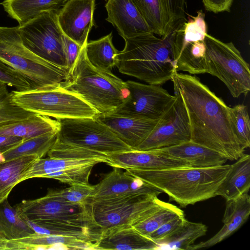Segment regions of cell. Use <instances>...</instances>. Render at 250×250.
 Here are the masks:
<instances>
[{"label":"cell","instance_id":"1","mask_svg":"<svg viewBox=\"0 0 250 250\" xmlns=\"http://www.w3.org/2000/svg\"><path fill=\"white\" fill-rule=\"evenodd\" d=\"M171 81L174 93L181 95L188 113L190 141L229 160L238 159L244 150L233 133L230 107L196 76L176 72Z\"/></svg>","mask_w":250,"mask_h":250},{"label":"cell","instance_id":"2","mask_svg":"<svg viewBox=\"0 0 250 250\" xmlns=\"http://www.w3.org/2000/svg\"><path fill=\"white\" fill-rule=\"evenodd\" d=\"M231 165L210 167H182L161 169H126L147 184L166 193L182 207L216 196Z\"/></svg>","mask_w":250,"mask_h":250},{"label":"cell","instance_id":"3","mask_svg":"<svg viewBox=\"0 0 250 250\" xmlns=\"http://www.w3.org/2000/svg\"><path fill=\"white\" fill-rule=\"evenodd\" d=\"M178 25L165 37L147 33L125 39L124 48L118 54L119 72L148 84L160 85L171 80L177 72L174 42Z\"/></svg>","mask_w":250,"mask_h":250},{"label":"cell","instance_id":"4","mask_svg":"<svg viewBox=\"0 0 250 250\" xmlns=\"http://www.w3.org/2000/svg\"><path fill=\"white\" fill-rule=\"evenodd\" d=\"M85 44L60 86L79 96L98 114L111 113L125 102L129 95L128 89L125 82L111 71L97 69L89 62Z\"/></svg>","mask_w":250,"mask_h":250},{"label":"cell","instance_id":"5","mask_svg":"<svg viewBox=\"0 0 250 250\" xmlns=\"http://www.w3.org/2000/svg\"><path fill=\"white\" fill-rule=\"evenodd\" d=\"M14 207L22 219L39 225L83 231L98 237L103 233L94 220L90 203H72L47 192L43 197L22 200Z\"/></svg>","mask_w":250,"mask_h":250},{"label":"cell","instance_id":"6","mask_svg":"<svg viewBox=\"0 0 250 250\" xmlns=\"http://www.w3.org/2000/svg\"><path fill=\"white\" fill-rule=\"evenodd\" d=\"M0 60L21 75L31 89L60 86L68 71L42 59L23 44L19 25L0 26Z\"/></svg>","mask_w":250,"mask_h":250},{"label":"cell","instance_id":"7","mask_svg":"<svg viewBox=\"0 0 250 250\" xmlns=\"http://www.w3.org/2000/svg\"><path fill=\"white\" fill-rule=\"evenodd\" d=\"M13 103L35 114L56 119L95 117L98 113L77 95L59 86L11 92Z\"/></svg>","mask_w":250,"mask_h":250},{"label":"cell","instance_id":"8","mask_svg":"<svg viewBox=\"0 0 250 250\" xmlns=\"http://www.w3.org/2000/svg\"><path fill=\"white\" fill-rule=\"evenodd\" d=\"M207 73L217 77L234 98L250 91L249 64L232 42H224L206 34L205 39Z\"/></svg>","mask_w":250,"mask_h":250},{"label":"cell","instance_id":"9","mask_svg":"<svg viewBox=\"0 0 250 250\" xmlns=\"http://www.w3.org/2000/svg\"><path fill=\"white\" fill-rule=\"evenodd\" d=\"M57 140L105 154L131 150L95 117L57 119Z\"/></svg>","mask_w":250,"mask_h":250},{"label":"cell","instance_id":"10","mask_svg":"<svg viewBox=\"0 0 250 250\" xmlns=\"http://www.w3.org/2000/svg\"><path fill=\"white\" fill-rule=\"evenodd\" d=\"M59 10L43 12L19 25V30L23 44L28 49L42 59L67 71L62 39L63 32L58 21Z\"/></svg>","mask_w":250,"mask_h":250},{"label":"cell","instance_id":"11","mask_svg":"<svg viewBox=\"0 0 250 250\" xmlns=\"http://www.w3.org/2000/svg\"><path fill=\"white\" fill-rule=\"evenodd\" d=\"M157 196L139 194L90 203L94 220L102 230L122 225L134 226L163 205Z\"/></svg>","mask_w":250,"mask_h":250},{"label":"cell","instance_id":"12","mask_svg":"<svg viewBox=\"0 0 250 250\" xmlns=\"http://www.w3.org/2000/svg\"><path fill=\"white\" fill-rule=\"evenodd\" d=\"M172 103L145 140L133 150L146 151L177 146L191 140L188 113L181 95Z\"/></svg>","mask_w":250,"mask_h":250},{"label":"cell","instance_id":"13","mask_svg":"<svg viewBox=\"0 0 250 250\" xmlns=\"http://www.w3.org/2000/svg\"><path fill=\"white\" fill-rule=\"evenodd\" d=\"M129 95L115 114L150 120H158L172 103L175 96L170 95L160 84L125 82Z\"/></svg>","mask_w":250,"mask_h":250},{"label":"cell","instance_id":"14","mask_svg":"<svg viewBox=\"0 0 250 250\" xmlns=\"http://www.w3.org/2000/svg\"><path fill=\"white\" fill-rule=\"evenodd\" d=\"M162 193L159 189L149 185L133 176L127 170L113 167L99 183L94 185L90 197V203L120 198L139 194Z\"/></svg>","mask_w":250,"mask_h":250},{"label":"cell","instance_id":"15","mask_svg":"<svg viewBox=\"0 0 250 250\" xmlns=\"http://www.w3.org/2000/svg\"><path fill=\"white\" fill-rule=\"evenodd\" d=\"M95 0H68L58 12L63 33L83 47L94 25Z\"/></svg>","mask_w":250,"mask_h":250},{"label":"cell","instance_id":"16","mask_svg":"<svg viewBox=\"0 0 250 250\" xmlns=\"http://www.w3.org/2000/svg\"><path fill=\"white\" fill-rule=\"evenodd\" d=\"M106 164L121 169H161L182 167H190L181 160L156 153L152 150L128 151L107 154Z\"/></svg>","mask_w":250,"mask_h":250},{"label":"cell","instance_id":"17","mask_svg":"<svg viewBox=\"0 0 250 250\" xmlns=\"http://www.w3.org/2000/svg\"><path fill=\"white\" fill-rule=\"evenodd\" d=\"M106 21L111 23L125 40L152 33L131 0H106Z\"/></svg>","mask_w":250,"mask_h":250},{"label":"cell","instance_id":"18","mask_svg":"<svg viewBox=\"0 0 250 250\" xmlns=\"http://www.w3.org/2000/svg\"><path fill=\"white\" fill-rule=\"evenodd\" d=\"M95 117L108 126L131 149H134L145 140L158 121L139 119L111 113L98 114Z\"/></svg>","mask_w":250,"mask_h":250},{"label":"cell","instance_id":"19","mask_svg":"<svg viewBox=\"0 0 250 250\" xmlns=\"http://www.w3.org/2000/svg\"><path fill=\"white\" fill-rule=\"evenodd\" d=\"M158 244L130 225L103 230L97 250H158Z\"/></svg>","mask_w":250,"mask_h":250},{"label":"cell","instance_id":"20","mask_svg":"<svg viewBox=\"0 0 250 250\" xmlns=\"http://www.w3.org/2000/svg\"><path fill=\"white\" fill-rule=\"evenodd\" d=\"M250 214V196L248 193L236 199L227 201L222 228L208 240L192 244L188 250L208 248L221 242L237 230L247 220Z\"/></svg>","mask_w":250,"mask_h":250},{"label":"cell","instance_id":"21","mask_svg":"<svg viewBox=\"0 0 250 250\" xmlns=\"http://www.w3.org/2000/svg\"><path fill=\"white\" fill-rule=\"evenodd\" d=\"M157 153L188 162L190 167H210L224 165L228 159L221 153L191 141L152 150Z\"/></svg>","mask_w":250,"mask_h":250},{"label":"cell","instance_id":"22","mask_svg":"<svg viewBox=\"0 0 250 250\" xmlns=\"http://www.w3.org/2000/svg\"><path fill=\"white\" fill-rule=\"evenodd\" d=\"M61 246L71 250H96L92 242L76 237L53 235L35 232L28 236L14 240H7V250H27L52 249Z\"/></svg>","mask_w":250,"mask_h":250},{"label":"cell","instance_id":"23","mask_svg":"<svg viewBox=\"0 0 250 250\" xmlns=\"http://www.w3.org/2000/svg\"><path fill=\"white\" fill-rule=\"evenodd\" d=\"M131 0L153 34L165 37L176 26L166 0Z\"/></svg>","mask_w":250,"mask_h":250},{"label":"cell","instance_id":"24","mask_svg":"<svg viewBox=\"0 0 250 250\" xmlns=\"http://www.w3.org/2000/svg\"><path fill=\"white\" fill-rule=\"evenodd\" d=\"M250 188V156L244 153L231 165L225 178L218 188L216 196L226 201L234 199L248 193Z\"/></svg>","mask_w":250,"mask_h":250},{"label":"cell","instance_id":"25","mask_svg":"<svg viewBox=\"0 0 250 250\" xmlns=\"http://www.w3.org/2000/svg\"><path fill=\"white\" fill-rule=\"evenodd\" d=\"M59 128L57 119L36 114L29 118L0 125V136H13L28 139L57 132Z\"/></svg>","mask_w":250,"mask_h":250},{"label":"cell","instance_id":"26","mask_svg":"<svg viewBox=\"0 0 250 250\" xmlns=\"http://www.w3.org/2000/svg\"><path fill=\"white\" fill-rule=\"evenodd\" d=\"M68 0H4L0 4L9 17L22 25L41 13L60 10Z\"/></svg>","mask_w":250,"mask_h":250},{"label":"cell","instance_id":"27","mask_svg":"<svg viewBox=\"0 0 250 250\" xmlns=\"http://www.w3.org/2000/svg\"><path fill=\"white\" fill-rule=\"evenodd\" d=\"M85 50L89 62L97 69L111 71L118 65L119 51L112 43V32L97 40L87 42Z\"/></svg>","mask_w":250,"mask_h":250},{"label":"cell","instance_id":"28","mask_svg":"<svg viewBox=\"0 0 250 250\" xmlns=\"http://www.w3.org/2000/svg\"><path fill=\"white\" fill-rule=\"evenodd\" d=\"M39 159L30 155L0 162V203L7 199L33 163Z\"/></svg>","mask_w":250,"mask_h":250},{"label":"cell","instance_id":"29","mask_svg":"<svg viewBox=\"0 0 250 250\" xmlns=\"http://www.w3.org/2000/svg\"><path fill=\"white\" fill-rule=\"evenodd\" d=\"M54 132L24 139L17 146L0 153L1 162L17 158L36 155L42 158L51 148L57 138Z\"/></svg>","mask_w":250,"mask_h":250},{"label":"cell","instance_id":"30","mask_svg":"<svg viewBox=\"0 0 250 250\" xmlns=\"http://www.w3.org/2000/svg\"><path fill=\"white\" fill-rule=\"evenodd\" d=\"M207 230V227L202 223L186 220L173 233L157 243L158 250H188L197 238L206 234Z\"/></svg>","mask_w":250,"mask_h":250},{"label":"cell","instance_id":"31","mask_svg":"<svg viewBox=\"0 0 250 250\" xmlns=\"http://www.w3.org/2000/svg\"><path fill=\"white\" fill-rule=\"evenodd\" d=\"M105 163L101 159H66L48 157L36 160L23 176L21 182L33 178H44L49 174L59 172L71 167L92 162Z\"/></svg>","mask_w":250,"mask_h":250},{"label":"cell","instance_id":"32","mask_svg":"<svg viewBox=\"0 0 250 250\" xmlns=\"http://www.w3.org/2000/svg\"><path fill=\"white\" fill-rule=\"evenodd\" d=\"M0 231L8 240L20 239L35 232L17 214L7 199L0 203Z\"/></svg>","mask_w":250,"mask_h":250},{"label":"cell","instance_id":"33","mask_svg":"<svg viewBox=\"0 0 250 250\" xmlns=\"http://www.w3.org/2000/svg\"><path fill=\"white\" fill-rule=\"evenodd\" d=\"M184 211L176 206L166 202L146 219L133 226L142 234L148 236L165 223L180 216Z\"/></svg>","mask_w":250,"mask_h":250},{"label":"cell","instance_id":"34","mask_svg":"<svg viewBox=\"0 0 250 250\" xmlns=\"http://www.w3.org/2000/svg\"><path fill=\"white\" fill-rule=\"evenodd\" d=\"M234 136L245 150L250 146V121L247 106L239 104L229 108Z\"/></svg>","mask_w":250,"mask_h":250},{"label":"cell","instance_id":"35","mask_svg":"<svg viewBox=\"0 0 250 250\" xmlns=\"http://www.w3.org/2000/svg\"><path fill=\"white\" fill-rule=\"evenodd\" d=\"M35 114L16 105L12 101L7 85L0 83V126L29 118Z\"/></svg>","mask_w":250,"mask_h":250},{"label":"cell","instance_id":"36","mask_svg":"<svg viewBox=\"0 0 250 250\" xmlns=\"http://www.w3.org/2000/svg\"><path fill=\"white\" fill-rule=\"evenodd\" d=\"M48 157L83 159H101L106 163V154L89 149L61 142L57 140L47 153Z\"/></svg>","mask_w":250,"mask_h":250},{"label":"cell","instance_id":"37","mask_svg":"<svg viewBox=\"0 0 250 250\" xmlns=\"http://www.w3.org/2000/svg\"><path fill=\"white\" fill-rule=\"evenodd\" d=\"M63 189H49L48 192L62 201L78 204H88L94 185H76Z\"/></svg>","mask_w":250,"mask_h":250},{"label":"cell","instance_id":"38","mask_svg":"<svg viewBox=\"0 0 250 250\" xmlns=\"http://www.w3.org/2000/svg\"><path fill=\"white\" fill-rule=\"evenodd\" d=\"M0 83L13 87L16 90L31 89L29 82L19 73L0 60Z\"/></svg>","mask_w":250,"mask_h":250},{"label":"cell","instance_id":"39","mask_svg":"<svg viewBox=\"0 0 250 250\" xmlns=\"http://www.w3.org/2000/svg\"><path fill=\"white\" fill-rule=\"evenodd\" d=\"M186 220L185 215L178 216L162 225L150 233L148 237L157 243L173 233L183 225Z\"/></svg>","mask_w":250,"mask_h":250},{"label":"cell","instance_id":"40","mask_svg":"<svg viewBox=\"0 0 250 250\" xmlns=\"http://www.w3.org/2000/svg\"><path fill=\"white\" fill-rule=\"evenodd\" d=\"M62 39L67 70L69 73L74 66L82 47L63 33Z\"/></svg>","mask_w":250,"mask_h":250},{"label":"cell","instance_id":"41","mask_svg":"<svg viewBox=\"0 0 250 250\" xmlns=\"http://www.w3.org/2000/svg\"><path fill=\"white\" fill-rule=\"evenodd\" d=\"M174 26L186 20V0H166Z\"/></svg>","mask_w":250,"mask_h":250},{"label":"cell","instance_id":"42","mask_svg":"<svg viewBox=\"0 0 250 250\" xmlns=\"http://www.w3.org/2000/svg\"><path fill=\"white\" fill-rule=\"evenodd\" d=\"M205 9L214 13L229 12L233 0H202Z\"/></svg>","mask_w":250,"mask_h":250},{"label":"cell","instance_id":"43","mask_svg":"<svg viewBox=\"0 0 250 250\" xmlns=\"http://www.w3.org/2000/svg\"><path fill=\"white\" fill-rule=\"evenodd\" d=\"M24 139L13 136H0V153L17 146Z\"/></svg>","mask_w":250,"mask_h":250}]
</instances>
